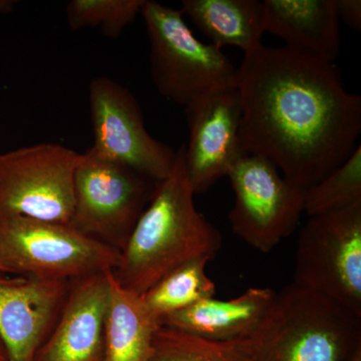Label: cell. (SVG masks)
Instances as JSON below:
<instances>
[{
  "mask_svg": "<svg viewBox=\"0 0 361 361\" xmlns=\"http://www.w3.org/2000/svg\"><path fill=\"white\" fill-rule=\"evenodd\" d=\"M274 295L272 289L251 287L229 300L210 297L167 316L161 325L209 341H234L258 324Z\"/></svg>",
  "mask_w": 361,
  "mask_h": 361,
  "instance_id": "obj_15",
  "label": "cell"
},
{
  "mask_svg": "<svg viewBox=\"0 0 361 361\" xmlns=\"http://www.w3.org/2000/svg\"><path fill=\"white\" fill-rule=\"evenodd\" d=\"M0 361H11L9 360L8 353H7L6 345L0 337Z\"/></svg>",
  "mask_w": 361,
  "mask_h": 361,
  "instance_id": "obj_24",
  "label": "cell"
},
{
  "mask_svg": "<svg viewBox=\"0 0 361 361\" xmlns=\"http://www.w3.org/2000/svg\"><path fill=\"white\" fill-rule=\"evenodd\" d=\"M80 158L54 142L0 154V214L70 224Z\"/></svg>",
  "mask_w": 361,
  "mask_h": 361,
  "instance_id": "obj_8",
  "label": "cell"
},
{
  "mask_svg": "<svg viewBox=\"0 0 361 361\" xmlns=\"http://www.w3.org/2000/svg\"><path fill=\"white\" fill-rule=\"evenodd\" d=\"M265 32L285 47L334 63L341 37L334 0H265Z\"/></svg>",
  "mask_w": 361,
  "mask_h": 361,
  "instance_id": "obj_14",
  "label": "cell"
},
{
  "mask_svg": "<svg viewBox=\"0 0 361 361\" xmlns=\"http://www.w3.org/2000/svg\"><path fill=\"white\" fill-rule=\"evenodd\" d=\"M110 281L103 361H149L161 323L149 312L141 295L116 281L113 272Z\"/></svg>",
  "mask_w": 361,
  "mask_h": 361,
  "instance_id": "obj_17",
  "label": "cell"
},
{
  "mask_svg": "<svg viewBox=\"0 0 361 361\" xmlns=\"http://www.w3.org/2000/svg\"><path fill=\"white\" fill-rule=\"evenodd\" d=\"M149 361H244L232 341H215L169 327L157 331Z\"/></svg>",
  "mask_w": 361,
  "mask_h": 361,
  "instance_id": "obj_21",
  "label": "cell"
},
{
  "mask_svg": "<svg viewBox=\"0 0 361 361\" xmlns=\"http://www.w3.org/2000/svg\"><path fill=\"white\" fill-rule=\"evenodd\" d=\"M185 167L195 195L208 191L244 155L240 145L241 97L237 87L216 90L188 104Z\"/></svg>",
  "mask_w": 361,
  "mask_h": 361,
  "instance_id": "obj_11",
  "label": "cell"
},
{
  "mask_svg": "<svg viewBox=\"0 0 361 361\" xmlns=\"http://www.w3.org/2000/svg\"><path fill=\"white\" fill-rule=\"evenodd\" d=\"M339 21L345 23L349 27L360 32L361 30V1L360 0H334Z\"/></svg>",
  "mask_w": 361,
  "mask_h": 361,
  "instance_id": "obj_22",
  "label": "cell"
},
{
  "mask_svg": "<svg viewBox=\"0 0 361 361\" xmlns=\"http://www.w3.org/2000/svg\"><path fill=\"white\" fill-rule=\"evenodd\" d=\"M159 182L133 169L97 158L90 149L75 171V231L122 251Z\"/></svg>",
  "mask_w": 361,
  "mask_h": 361,
  "instance_id": "obj_6",
  "label": "cell"
},
{
  "mask_svg": "<svg viewBox=\"0 0 361 361\" xmlns=\"http://www.w3.org/2000/svg\"><path fill=\"white\" fill-rule=\"evenodd\" d=\"M16 1H9V0H0V13H9L13 11L16 6Z\"/></svg>",
  "mask_w": 361,
  "mask_h": 361,
  "instance_id": "obj_23",
  "label": "cell"
},
{
  "mask_svg": "<svg viewBox=\"0 0 361 361\" xmlns=\"http://www.w3.org/2000/svg\"><path fill=\"white\" fill-rule=\"evenodd\" d=\"M231 341L244 361H348L361 348V316L291 282Z\"/></svg>",
  "mask_w": 361,
  "mask_h": 361,
  "instance_id": "obj_3",
  "label": "cell"
},
{
  "mask_svg": "<svg viewBox=\"0 0 361 361\" xmlns=\"http://www.w3.org/2000/svg\"><path fill=\"white\" fill-rule=\"evenodd\" d=\"M228 177L235 195L229 213L233 232L256 250L272 251L296 229L306 190L259 155L242 157Z\"/></svg>",
  "mask_w": 361,
  "mask_h": 361,
  "instance_id": "obj_9",
  "label": "cell"
},
{
  "mask_svg": "<svg viewBox=\"0 0 361 361\" xmlns=\"http://www.w3.org/2000/svg\"><path fill=\"white\" fill-rule=\"evenodd\" d=\"M145 0H71L66 18L73 30L99 27L106 37L116 39L141 13Z\"/></svg>",
  "mask_w": 361,
  "mask_h": 361,
  "instance_id": "obj_20",
  "label": "cell"
},
{
  "mask_svg": "<svg viewBox=\"0 0 361 361\" xmlns=\"http://www.w3.org/2000/svg\"><path fill=\"white\" fill-rule=\"evenodd\" d=\"M310 218L299 233L292 282L361 316V201Z\"/></svg>",
  "mask_w": 361,
  "mask_h": 361,
  "instance_id": "obj_7",
  "label": "cell"
},
{
  "mask_svg": "<svg viewBox=\"0 0 361 361\" xmlns=\"http://www.w3.org/2000/svg\"><path fill=\"white\" fill-rule=\"evenodd\" d=\"M185 167V144L174 167L158 183L120 253L114 277L123 288L142 295L178 266L192 259L215 257L222 236L195 206Z\"/></svg>",
  "mask_w": 361,
  "mask_h": 361,
  "instance_id": "obj_2",
  "label": "cell"
},
{
  "mask_svg": "<svg viewBox=\"0 0 361 361\" xmlns=\"http://www.w3.org/2000/svg\"><path fill=\"white\" fill-rule=\"evenodd\" d=\"M348 361H361V348L358 349Z\"/></svg>",
  "mask_w": 361,
  "mask_h": 361,
  "instance_id": "obj_25",
  "label": "cell"
},
{
  "mask_svg": "<svg viewBox=\"0 0 361 361\" xmlns=\"http://www.w3.org/2000/svg\"><path fill=\"white\" fill-rule=\"evenodd\" d=\"M186 14L211 44L239 47L244 54L262 44L264 4L259 0H183Z\"/></svg>",
  "mask_w": 361,
  "mask_h": 361,
  "instance_id": "obj_16",
  "label": "cell"
},
{
  "mask_svg": "<svg viewBox=\"0 0 361 361\" xmlns=\"http://www.w3.org/2000/svg\"><path fill=\"white\" fill-rule=\"evenodd\" d=\"M211 260L210 257L192 259L170 271L142 293V302L152 315L161 323L167 316L214 297L216 284L206 272Z\"/></svg>",
  "mask_w": 361,
  "mask_h": 361,
  "instance_id": "obj_18",
  "label": "cell"
},
{
  "mask_svg": "<svg viewBox=\"0 0 361 361\" xmlns=\"http://www.w3.org/2000/svg\"><path fill=\"white\" fill-rule=\"evenodd\" d=\"M140 14L149 40L152 78L161 96L185 106L203 94L236 87L231 59L197 39L180 9L145 0Z\"/></svg>",
  "mask_w": 361,
  "mask_h": 361,
  "instance_id": "obj_4",
  "label": "cell"
},
{
  "mask_svg": "<svg viewBox=\"0 0 361 361\" xmlns=\"http://www.w3.org/2000/svg\"><path fill=\"white\" fill-rule=\"evenodd\" d=\"M71 284L0 275V337L9 360H35L58 322Z\"/></svg>",
  "mask_w": 361,
  "mask_h": 361,
  "instance_id": "obj_12",
  "label": "cell"
},
{
  "mask_svg": "<svg viewBox=\"0 0 361 361\" xmlns=\"http://www.w3.org/2000/svg\"><path fill=\"white\" fill-rule=\"evenodd\" d=\"M90 123L97 158L120 164L161 182L174 167L177 151L156 140L145 127L139 102L129 90L106 77L89 87Z\"/></svg>",
  "mask_w": 361,
  "mask_h": 361,
  "instance_id": "obj_10",
  "label": "cell"
},
{
  "mask_svg": "<svg viewBox=\"0 0 361 361\" xmlns=\"http://www.w3.org/2000/svg\"><path fill=\"white\" fill-rule=\"evenodd\" d=\"M120 253L68 225L0 214L2 273L73 282L113 272Z\"/></svg>",
  "mask_w": 361,
  "mask_h": 361,
  "instance_id": "obj_5",
  "label": "cell"
},
{
  "mask_svg": "<svg viewBox=\"0 0 361 361\" xmlns=\"http://www.w3.org/2000/svg\"><path fill=\"white\" fill-rule=\"evenodd\" d=\"M111 272L73 282L63 310L35 361H103Z\"/></svg>",
  "mask_w": 361,
  "mask_h": 361,
  "instance_id": "obj_13",
  "label": "cell"
},
{
  "mask_svg": "<svg viewBox=\"0 0 361 361\" xmlns=\"http://www.w3.org/2000/svg\"><path fill=\"white\" fill-rule=\"evenodd\" d=\"M236 87L244 153L265 157L297 186H314L357 148L361 99L334 63L261 44L244 54Z\"/></svg>",
  "mask_w": 361,
  "mask_h": 361,
  "instance_id": "obj_1",
  "label": "cell"
},
{
  "mask_svg": "<svg viewBox=\"0 0 361 361\" xmlns=\"http://www.w3.org/2000/svg\"><path fill=\"white\" fill-rule=\"evenodd\" d=\"M0 273H2V271H1V269H0Z\"/></svg>",
  "mask_w": 361,
  "mask_h": 361,
  "instance_id": "obj_26",
  "label": "cell"
},
{
  "mask_svg": "<svg viewBox=\"0 0 361 361\" xmlns=\"http://www.w3.org/2000/svg\"><path fill=\"white\" fill-rule=\"evenodd\" d=\"M361 201V147L341 166L306 190L304 212L310 217L336 212Z\"/></svg>",
  "mask_w": 361,
  "mask_h": 361,
  "instance_id": "obj_19",
  "label": "cell"
}]
</instances>
